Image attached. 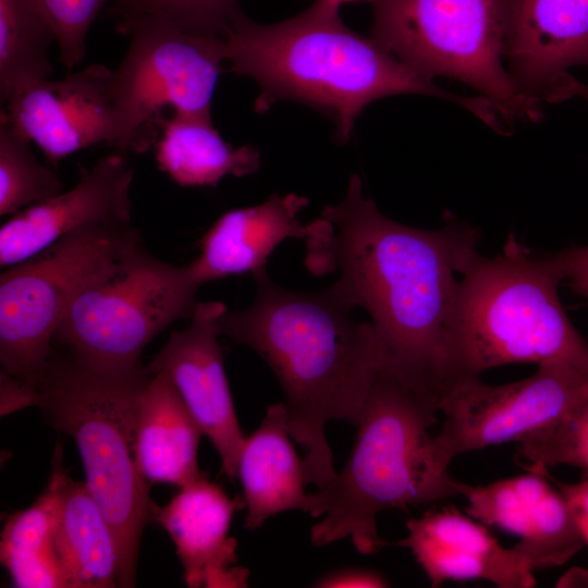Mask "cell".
I'll return each mask as SVG.
<instances>
[{
    "mask_svg": "<svg viewBox=\"0 0 588 588\" xmlns=\"http://www.w3.org/2000/svg\"><path fill=\"white\" fill-rule=\"evenodd\" d=\"M305 265L339 272L331 287L371 317L380 362L442 394L460 280L479 254L476 228L450 222L421 230L382 215L352 174L343 200L307 224Z\"/></svg>",
    "mask_w": 588,
    "mask_h": 588,
    "instance_id": "6da1fadb",
    "label": "cell"
},
{
    "mask_svg": "<svg viewBox=\"0 0 588 588\" xmlns=\"http://www.w3.org/2000/svg\"><path fill=\"white\" fill-rule=\"evenodd\" d=\"M252 275L255 299L245 309L225 310L219 332L272 369L284 392L290 436L306 450L305 481L322 489L338 474L324 428L331 420L358 422L380 363L376 334L332 287L291 291L266 268Z\"/></svg>",
    "mask_w": 588,
    "mask_h": 588,
    "instance_id": "7a4b0ae2",
    "label": "cell"
},
{
    "mask_svg": "<svg viewBox=\"0 0 588 588\" xmlns=\"http://www.w3.org/2000/svg\"><path fill=\"white\" fill-rule=\"evenodd\" d=\"M335 0H316L299 14L275 24L248 19L237 7L222 34L230 71L253 78L260 94L254 109L281 100L317 109L336 124L346 143L356 119L370 102L399 94L436 96L463 106L487 125L494 106L485 97H462L438 87L372 38L347 27Z\"/></svg>",
    "mask_w": 588,
    "mask_h": 588,
    "instance_id": "3957f363",
    "label": "cell"
},
{
    "mask_svg": "<svg viewBox=\"0 0 588 588\" xmlns=\"http://www.w3.org/2000/svg\"><path fill=\"white\" fill-rule=\"evenodd\" d=\"M440 401L436 390L379 363L348 460L327 487L308 494L305 513L324 515L310 529L314 546L350 538L358 552L376 553L388 544L377 529L381 511L462 495L464 482L432 465L430 428Z\"/></svg>",
    "mask_w": 588,
    "mask_h": 588,
    "instance_id": "277c9868",
    "label": "cell"
},
{
    "mask_svg": "<svg viewBox=\"0 0 588 588\" xmlns=\"http://www.w3.org/2000/svg\"><path fill=\"white\" fill-rule=\"evenodd\" d=\"M151 376L144 365L101 367L52 347L29 405L75 441L85 482L114 536L123 588L136 585L142 534L159 507L136 457L139 397Z\"/></svg>",
    "mask_w": 588,
    "mask_h": 588,
    "instance_id": "5b68a950",
    "label": "cell"
},
{
    "mask_svg": "<svg viewBox=\"0 0 588 588\" xmlns=\"http://www.w3.org/2000/svg\"><path fill=\"white\" fill-rule=\"evenodd\" d=\"M563 280L554 254L536 258L513 234L495 257L477 254L460 280L443 392L510 364L561 363L588 371V344L559 296Z\"/></svg>",
    "mask_w": 588,
    "mask_h": 588,
    "instance_id": "8992f818",
    "label": "cell"
},
{
    "mask_svg": "<svg viewBox=\"0 0 588 588\" xmlns=\"http://www.w3.org/2000/svg\"><path fill=\"white\" fill-rule=\"evenodd\" d=\"M504 0H375L370 38L430 79L474 87L505 122H538L540 103L504 66Z\"/></svg>",
    "mask_w": 588,
    "mask_h": 588,
    "instance_id": "52a82bcc",
    "label": "cell"
},
{
    "mask_svg": "<svg viewBox=\"0 0 588 588\" xmlns=\"http://www.w3.org/2000/svg\"><path fill=\"white\" fill-rule=\"evenodd\" d=\"M199 287L187 266L160 260L142 241L81 290L51 345L101 367H140L143 350L158 333L191 320Z\"/></svg>",
    "mask_w": 588,
    "mask_h": 588,
    "instance_id": "ba28073f",
    "label": "cell"
},
{
    "mask_svg": "<svg viewBox=\"0 0 588 588\" xmlns=\"http://www.w3.org/2000/svg\"><path fill=\"white\" fill-rule=\"evenodd\" d=\"M142 242L127 223H89L0 277L1 371L34 387L65 310L90 281Z\"/></svg>",
    "mask_w": 588,
    "mask_h": 588,
    "instance_id": "9c48e42d",
    "label": "cell"
},
{
    "mask_svg": "<svg viewBox=\"0 0 588 588\" xmlns=\"http://www.w3.org/2000/svg\"><path fill=\"white\" fill-rule=\"evenodd\" d=\"M0 119L35 143L53 166L91 146L144 154L160 133L117 70L103 64L20 90L1 109Z\"/></svg>",
    "mask_w": 588,
    "mask_h": 588,
    "instance_id": "30bf717a",
    "label": "cell"
},
{
    "mask_svg": "<svg viewBox=\"0 0 588 588\" xmlns=\"http://www.w3.org/2000/svg\"><path fill=\"white\" fill-rule=\"evenodd\" d=\"M587 399L588 371L561 363L540 364L530 377L499 385L480 378L455 382L441 395L444 421L431 441L433 468L450 475L457 455L518 442Z\"/></svg>",
    "mask_w": 588,
    "mask_h": 588,
    "instance_id": "8fae6325",
    "label": "cell"
},
{
    "mask_svg": "<svg viewBox=\"0 0 588 588\" xmlns=\"http://www.w3.org/2000/svg\"><path fill=\"white\" fill-rule=\"evenodd\" d=\"M130 36L117 72L147 115L159 126L162 111L210 114L222 72V37L200 36L169 24L142 19L117 24Z\"/></svg>",
    "mask_w": 588,
    "mask_h": 588,
    "instance_id": "7c38bea8",
    "label": "cell"
},
{
    "mask_svg": "<svg viewBox=\"0 0 588 588\" xmlns=\"http://www.w3.org/2000/svg\"><path fill=\"white\" fill-rule=\"evenodd\" d=\"M225 310L221 302H197L191 324L182 331H173L146 368L151 375L169 376L218 452L222 473L234 481L245 437L237 421L218 342L219 319Z\"/></svg>",
    "mask_w": 588,
    "mask_h": 588,
    "instance_id": "4fadbf2b",
    "label": "cell"
},
{
    "mask_svg": "<svg viewBox=\"0 0 588 588\" xmlns=\"http://www.w3.org/2000/svg\"><path fill=\"white\" fill-rule=\"evenodd\" d=\"M528 473L485 486L464 483L466 514L518 538L513 548L531 568L565 564L586 542L547 467L524 466Z\"/></svg>",
    "mask_w": 588,
    "mask_h": 588,
    "instance_id": "5bb4252c",
    "label": "cell"
},
{
    "mask_svg": "<svg viewBox=\"0 0 588 588\" xmlns=\"http://www.w3.org/2000/svg\"><path fill=\"white\" fill-rule=\"evenodd\" d=\"M504 61L527 97L556 102L572 66H588V0H504Z\"/></svg>",
    "mask_w": 588,
    "mask_h": 588,
    "instance_id": "9a60e30c",
    "label": "cell"
},
{
    "mask_svg": "<svg viewBox=\"0 0 588 588\" xmlns=\"http://www.w3.org/2000/svg\"><path fill=\"white\" fill-rule=\"evenodd\" d=\"M133 176L121 152L93 168L81 166L71 189L22 209L1 225L0 266L22 262L82 225L131 222Z\"/></svg>",
    "mask_w": 588,
    "mask_h": 588,
    "instance_id": "2e32d148",
    "label": "cell"
},
{
    "mask_svg": "<svg viewBox=\"0 0 588 588\" xmlns=\"http://www.w3.org/2000/svg\"><path fill=\"white\" fill-rule=\"evenodd\" d=\"M407 548L431 587L446 580L483 579L499 588L536 586L534 569L513 547H503L485 524L454 506L430 509L406 522Z\"/></svg>",
    "mask_w": 588,
    "mask_h": 588,
    "instance_id": "e0dca14e",
    "label": "cell"
},
{
    "mask_svg": "<svg viewBox=\"0 0 588 588\" xmlns=\"http://www.w3.org/2000/svg\"><path fill=\"white\" fill-rule=\"evenodd\" d=\"M244 505L203 475L158 507L155 520L171 537L187 586H247L248 571L234 566L236 540L228 537L234 512Z\"/></svg>",
    "mask_w": 588,
    "mask_h": 588,
    "instance_id": "ac0fdd59",
    "label": "cell"
},
{
    "mask_svg": "<svg viewBox=\"0 0 588 588\" xmlns=\"http://www.w3.org/2000/svg\"><path fill=\"white\" fill-rule=\"evenodd\" d=\"M308 199L294 193L273 194L260 205L221 215L199 242L200 254L187 265L193 280L206 282L266 268L274 248L285 238L307 236L297 213Z\"/></svg>",
    "mask_w": 588,
    "mask_h": 588,
    "instance_id": "d6986e66",
    "label": "cell"
},
{
    "mask_svg": "<svg viewBox=\"0 0 588 588\" xmlns=\"http://www.w3.org/2000/svg\"><path fill=\"white\" fill-rule=\"evenodd\" d=\"M284 403L272 404L259 427L245 438L237 464V478L247 509L245 528L255 530L267 518L289 510L305 512L303 461L290 441Z\"/></svg>",
    "mask_w": 588,
    "mask_h": 588,
    "instance_id": "ffe728a7",
    "label": "cell"
},
{
    "mask_svg": "<svg viewBox=\"0 0 588 588\" xmlns=\"http://www.w3.org/2000/svg\"><path fill=\"white\" fill-rule=\"evenodd\" d=\"M201 434L169 376L152 373L138 404L136 457L143 477L150 485L179 488L200 478L204 474L197 454Z\"/></svg>",
    "mask_w": 588,
    "mask_h": 588,
    "instance_id": "44dd1931",
    "label": "cell"
},
{
    "mask_svg": "<svg viewBox=\"0 0 588 588\" xmlns=\"http://www.w3.org/2000/svg\"><path fill=\"white\" fill-rule=\"evenodd\" d=\"M68 478L63 450L58 442L44 491L30 506L5 519L0 558L14 587L65 588L56 549V534Z\"/></svg>",
    "mask_w": 588,
    "mask_h": 588,
    "instance_id": "7402d4cb",
    "label": "cell"
},
{
    "mask_svg": "<svg viewBox=\"0 0 588 588\" xmlns=\"http://www.w3.org/2000/svg\"><path fill=\"white\" fill-rule=\"evenodd\" d=\"M159 134L158 167L181 186L216 187L226 175L241 177L260 168L259 150L224 142L211 114L174 112L161 121Z\"/></svg>",
    "mask_w": 588,
    "mask_h": 588,
    "instance_id": "603a6c76",
    "label": "cell"
},
{
    "mask_svg": "<svg viewBox=\"0 0 588 588\" xmlns=\"http://www.w3.org/2000/svg\"><path fill=\"white\" fill-rule=\"evenodd\" d=\"M56 549L65 588L119 587L114 536L85 481L66 480Z\"/></svg>",
    "mask_w": 588,
    "mask_h": 588,
    "instance_id": "cb8c5ba5",
    "label": "cell"
},
{
    "mask_svg": "<svg viewBox=\"0 0 588 588\" xmlns=\"http://www.w3.org/2000/svg\"><path fill=\"white\" fill-rule=\"evenodd\" d=\"M56 41L40 0H0V99L50 78L49 49Z\"/></svg>",
    "mask_w": 588,
    "mask_h": 588,
    "instance_id": "d4e9b609",
    "label": "cell"
},
{
    "mask_svg": "<svg viewBox=\"0 0 588 588\" xmlns=\"http://www.w3.org/2000/svg\"><path fill=\"white\" fill-rule=\"evenodd\" d=\"M30 140L0 119V216L22 209L62 192L54 172L40 164Z\"/></svg>",
    "mask_w": 588,
    "mask_h": 588,
    "instance_id": "484cf974",
    "label": "cell"
},
{
    "mask_svg": "<svg viewBox=\"0 0 588 588\" xmlns=\"http://www.w3.org/2000/svg\"><path fill=\"white\" fill-rule=\"evenodd\" d=\"M237 0H113L118 23L148 19L183 32L222 37Z\"/></svg>",
    "mask_w": 588,
    "mask_h": 588,
    "instance_id": "4316f807",
    "label": "cell"
},
{
    "mask_svg": "<svg viewBox=\"0 0 588 588\" xmlns=\"http://www.w3.org/2000/svg\"><path fill=\"white\" fill-rule=\"evenodd\" d=\"M517 443L518 456L527 466L571 465L588 475V399Z\"/></svg>",
    "mask_w": 588,
    "mask_h": 588,
    "instance_id": "83f0119b",
    "label": "cell"
},
{
    "mask_svg": "<svg viewBox=\"0 0 588 588\" xmlns=\"http://www.w3.org/2000/svg\"><path fill=\"white\" fill-rule=\"evenodd\" d=\"M51 23L60 61L71 71L86 54V35L108 0H40Z\"/></svg>",
    "mask_w": 588,
    "mask_h": 588,
    "instance_id": "f1b7e54d",
    "label": "cell"
},
{
    "mask_svg": "<svg viewBox=\"0 0 588 588\" xmlns=\"http://www.w3.org/2000/svg\"><path fill=\"white\" fill-rule=\"evenodd\" d=\"M564 280L588 301V244L573 245L554 254Z\"/></svg>",
    "mask_w": 588,
    "mask_h": 588,
    "instance_id": "f546056e",
    "label": "cell"
},
{
    "mask_svg": "<svg viewBox=\"0 0 588 588\" xmlns=\"http://www.w3.org/2000/svg\"><path fill=\"white\" fill-rule=\"evenodd\" d=\"M549 474V473H548ZM549 477L560 489L565 498L572 516L586 542L588 544V475H583L581 479L575 483H567Z\"/></svg>",
    "mask_w": 588,
    "mask_h": 588,
    "instance_id": "4dcf8cb0",
    "label": "cell"
},
{
    "mask_svg": "<svg viewBox=\"0 0 588 588\" xmlns=\"http://www.w3.org/2000/svg\"><path fill=\"white\" fill-rule=\"evenodd\" d=\"M317 587H388V580L380 574L360 568H350L326 575L316 583Z\"/></svg>",
    "mask_w": 588,
    "mask_h": 588,
    "instance_id": "1f68e13d",
    "label": "cell"
},
{
    "mask_svg": "<svg viewBox=\"0 0 588 588\" xmlns=\"http://www.w3.org/2000/svg\"><path fill=\"white\" fill-rule=\"evenodd\" d=\"M573 97H583L588 100V85L571 75L559 91L558 102Z\"/></svg>",
    "mask_w": 588,
    "mask_h": 588,
    "instance_id": "d6a6232c",
    "label": "cell"
},
{
    "mask_svg": "<svg viewBox=\"0 0 588 588\" xmlns=\"http://www.w3.org/2000/svg\"><path fill=\"white\" fill-rule=\"evenodd\" d=\"M338 1L339 3H343V2H350V1H355V0H335Z\"/></svg>",
    "mask_w": 588,
    "mask_h": 588,
    "instance_id": "836d02e7",
    "label": "cell"
}]
</instances>
